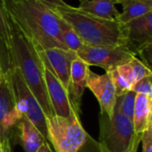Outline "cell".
I'll use <instances>...</instances> for the list:
<instances>
[{
	"mask_svg": "<svg viewBox=\"0 0 152 152\" xmlns=\"http://www.w3.org/2000/svg\"><path fill=\"white\" fill-rule=\"evenodd\" d=\"M79 10L99 18L117 21L120 15L115 7L117 0H79Z\"/></svg>",
	"mask_w": 152,
	"mask_h": 152,
	"instance_id": "5bb4252c",
	"label": "cell"
},
{
	"mask_svg": "<svg viewBox=\"0 0 152 152\" xmlns=\"http://www.w3.org/2000/svg\"><path fill=\"white\" fill-rule=\"evenodd\" d=\"M99 143L107 152H126L137 135L132 121L114 109L112 116L100 113Z\"/></svg>",
	"mask_w": 152,
	"mask_h": 152,
	"instance_id": "5b68a950",
	"label": "cell"
},
{
	"mask_svg": "<svg viewBox=\"0 0 152 152\" xmlns=\"http://www.w3.org/2000/svg\"><path fill=\"white\" fill-rule=\"evenodd\" d=\"M140 141L142 143V152H152V125L141 134Z\"/></svg>",
	"mask_w": 152,
	"mask_h": 152,
	"instance_id": "d4e9b609",
	"label": "cell"
},
{
	"mask_svg": "<svg viewBox=\"0 0 152 152\" xmlns=\"http://www.w3.org/2000/svg\"><path fill=\"white\" fill-rule=\"evenodd\" d=\"M0 152H5V148H4V145H3V142L0 139Z\"/></svg>",
	"mask_w": 152,
	"mask_h": 152,
	"instance_id": "1f68e13d",
	"label": "cell"
},
{
	"mask_svg": "<svg viewBox=\"0 0 152 152\" xmlns=\"http://www.w3.org/2000/svg\"><path fill=\"white\" fill-rule=\"evenodd\" d=\"M117 4L122 6L117 22L121 24L127 23L152 11V2L149 0H117Z\"/></svg>",
	"mask_w": 152,
	"mask_h": 152,
	"instance_id": "9a60e30c",
	"label": "cell"
},
{
	"mask_svg": "<svg viewBox=\"0 0 152 152\" xmlns=\"http://www.w3.org/2000/svg\"><path fill=\"white\" fill-rule=\"evenodd\" d=\"M140 57V60L152 70V44L147 45L143 48H141L138 54Z\"/></svg>",
	"mask_w": 152,
	"mask_h": 152,
	"instance_id": "484cf974",
	"label": "cell"
},
{
	"mask_svg": "<svg viewBox=\"0 0 152 152\" xmlns=\"http://www.w3.org/2000/svg\"><path fill=\"white\" fill-rule=\"evenodd\" d=\"M2 142H3V145H4L5 152H11V149H10V143H9V140H5V141H2Z\"/></svg>",
	"mask_w": 152,
	"mask_h": 152,
	"instance_id": "f546056e",
	"label": "cell"
},
{
	"mask_svg": "<svg viewBox=\"0 0 152 152\" xmlns=\"http://www.w3.org/2000/svg\"><path fill=\"white\" fill-rule=\"evenodd\" d=\"M126 47L136 56L138 52L152 44V11L123 24Z\"/></svg>",
	"mask_w": 152,
	"mask_h": 152,
	"instance_id": "30bf717a",
	"label": "cell"
},
{
	"mask_svg": "<svg viewBox=\"0 0 152 152\" xmlns=\"http://www.w3.org/2000/svg\"><path fill=\"white\" fill-rule=\"evenodd\" d=\"M152 125V99H149V114H148V126Z\"/></svg>",
	"mask_w": 152,
	"mask_h": 152,
	"instance_id": "f1b7e54d",
	"label": "cell"
},
{
	"mask_svg": "<svg viewBox=\"0 0 152 152\" xmlns=\"http://www.w3.org/2000/svg\"><path fill=\"white\" fill-rule=\"evenodd\" d=\"M9 18V17H8ZM10 42L7 47L11 66L18 68L20 73L39 103L46 117L55 115L44 79V64L32 42L9 18Z\"/></svg>",
	"mask_w": 152,
	"mask_h": 152,
	"instance_id": "7a4b0ae2",
	"label": "cell"
},
{
	"mask_svg": "<svg viewBox=\"0 0 152 152\" xmlns=\"http://www.w3.org/2000/svg\"><path fill=\"white\" fill-rule=\"evenodd\" d=\"M149 99L142 94L136 96L132 124L136 134L141 135L148 127Z\"/></svg>",
	"mask_w": 152,
	"mask_h": 152,
	"instance_id": "2e32d148",
	"label": "cell"
},
{
	"mask_svg": "<svg viewBox=\"0 0 152 152\" xmlns=\"http://www.w3.org/2000/svg\"><path fill=\"white\" fill-rule=\"evenodd\" d=\"M5 70L3 68V65H2V63H1V60H0V82H1V80L3 79L4 75H5Z\"/></svg>",
	"mask_w": 152,
	"mask_h": 152,
	"instance_id": "4dcf8cb0",
	"label": "cell"
},
{
	"mask_svg": "<svg viewBox=\"0 0 152 152\" xmlns=\"http://www.w3.org/2000/svg\"><path fill=\"white\" fill-rule=\"evenodd\" d=\"M108 72L110 73V76H111V78H112L113 83L115 85L116 97L124 95L126 92L132 91V86L119 74V72H117L116 68H114V69L110 70Z\"/></svg>",
	"mask_w": 152,
	"mask_h": 152,
	"instance_id": "603a6c76",
	"label": "cell"
},
{
	"mask_svg": "<svg viewBox=\"0 0 152 152\" xmlns=\"http://www.w3.org/2000/svg\"><path fill=\"white\" fill-rule=\"evenodd\" d=\"M14 130H15L17 138L25 152H37L44 142H48L39 131L24 115H23Z\"/></svg>",
	"mask_w": 152,
	"mask_h": 152,
	"instance_id": "4fadbf2b",
	"label": "cell"
},
{
	"mask_svg": "<svg viewBox=\"0 0 152 152\" xmlns=\"http://www.w3.org/2000/svg\"><path fill=\"white\" fill-rule=\"evenodd\" d=\"M59 23H60L62 38L64 45L69 50L77 53L80 49H82L85 46L84 42L83 41L81 37L77 34V32L72 29V27L60 17H59Z\"/></svg>",
	"mask_w": 152,
	"mask_h": 152,
	"instance_id": "ac0fdd59",
	"label": "cell"
},
{
	"mask_svg": "<svg viewBox=\"0 0 152 152\" xmlns=\"http://www.w3.org/2000/svg\"><path fill=\"white\" fill-rule=\"evenodd\" d=\"M0 2H3V0H0Z\"/></svg>",
	"mask_w": 152,
	"mask_h": 152,
	"instance_id": "d6a6232c",
	"label": "cell"
},
{
	"mask_svg": "<svg viewBox=\"0 0 152 152\" xmlns=\"http://www.w3.org/2000/svg\"><path fill=\"white\" fill-rule=\"evenodd\" d=\"M8 17L37 49H68L64 43L59 16L38 0H3Z\"/></svg>",
	"mask_w": 152,
	"mask_h": 152,
	"instance_id": "6da1fadb",
	"label": "cell"
},
{
	"mask_svg": "<svg viewBox=\"0 0 152 152\" xmlns=\"http://www.w3.org/2000/svg\"><path fill=\"white\" fill-rule=\"evenodd\" d=\"M138 94H142L148 97L149 99H152V73L146 76L145 78L138 82L133 87L132 90Z\"/></svg>",
	"mask_w": 152,
	"mask_h": 152,
	"instance_id": "cb8c5ba5",
	"label": "cell"
},
{
	"mask_svg": "<svg viewBox=\"0 0 152 152\" xmlns=\"http://www.w3.org/2000/svg\"><path fill=\"white\" fill-rule=\"evenodd\" d=\"M129 65L132 71V73L134 75V79L136 83L145 78L146 76L152 73V70L148 68L140 59L137 58V56L132 57L131 60L128 61ZM135 83V84H136Z\"/></svg>",
	"mask_w": 152,
	"mask_h": 152,
	"instance_id": "7402d4cb",
	"label": "cell"
},
{
	"mask_svg": "<svg viewBox=\"0 0 152 152\" xmlns=\"http://www.w3.org/2000/svg\"><path fill=\"white\" fill-rule=\"evenodd\" d=\"M149 1H151V2H152V0H149Z\"/></svg>",
	"mask_w": 152,
	"mask_h": 152,
	"instance_id": "836d02e7",
	"label": "cell"
},
{
	"mask_svg": "<svg viewBox=\"0 0 152 152\" xmlns=\"http://www.w3.org/2000/svg\"><path fill=\"white\" fill-rule=\"evenodd\" d=\"M44 79L55 115L69 117L75 110L71 103L68 91L53 72L46 65H44Z\"/></svg>",
	"mask_w": 152,
	"mask_h": 152,
	"instance_id": "8fae6325",
	"label": "cell"
},
{
	"mask_svg": "<svg viewBox=\"0 0 152 152\" xmlns=\"http://www.w3.org/2000/svg\"><path fill=\"white\" fill-rule=\"evenodd\" d=\"M16 108L28 118L48 141L47 117L35 96L25 83L18 68L12 66L6 71Z\"/></svg>",
	"mask_w": 152,
	"mask_h": 152,
	"instance_id": "8992f818",
	"label": "cell"
},
{
	"mask_svg": "<svg viewBox=\"0 0 152 152\" xmlns=\"http://www.w3.org/2000/svg\"><path fill=\"white\" fill-rule=\"evenodd\" d=\"M38 1L42 2L43 4H45L46 6H48L51 9H55L57 7H64L68 6V4L65 3L64 0H38Z\"/></svg>",
	"mask_w": 152,
	"mask_h": 152,
	"instance_id": "4316f807",
	"label": "cell"
},
{
	"mask_svg": "<svg viewBox=\"0 0 152 152\" xmlns=\"http://www.w3.org/2000/svg\"><path fill=\"white\" fill-rule=\"evenodd\" d=\"M53 10L72 27L86 46H126L123 24L117 21L99 18L69 5L57 7Z\"/></svg>",
	"mask_w": 152,
	"mask_h": 152,
	"instance_id": "3957f363",
	"label": "cell"
},
{
	"mask_svg": "<svg viewBox=\"0 0 152 152\" xmlns=\"http://www.w3.org/2000/svg\"><path fill=\"white\" fill-rule=\"evenodd\" d=\"M140 139H141V135L137 134L126 152H137L140 142ZM79 152H107V151H106L100 146L98 140H95L92 137L88 135L85 144L83 146V148L80 149Z\"/></svg>",
	"mask_w": 152,
	"mask_h": 152,
	"instance_id": "ffe728a7",
	"label": "cell"
},
{
	"mask_svg": "<svg viewBox=\"0 0 152 152\" xmlns=\"http://www.w3.org/2000/svg\"><path fill=\"white\" fill-rule=\"evenodd\" d=\"M89 70L90 65L80 57L76 58L71 65L68 95L73 109L79 115L81 114L82 98L86 89Z\"/></svg>",
	"mask_w": 152,
	"mask_h": 152,
	"instance_id": "7c38bea8",
	"label": "cell"
},
{
	"mask_svg": "<svg viewBox=\"0 0 152 152\" xmlns=\"http://www.w3.org/2000/svg\"><path fill=\"white\" fill-rule=\"evenodd\" d=\"M137 93L133 91H130L124 95L116 97L115 108L121 114L127 116L130 120L132 121L133 118V112L135 107V100H136Z\"/></svg>",
	"mask_w": 152,
	"mask_h": 152,
	"instance_id": "d6986e66",
	"label": "cell"
},
{
	"mask_svg": "<svg viewBox=\"0 0 152 152\" xmlns=\"http://www.w3.org/2000/svg\"><path fill=\"white\" fill-rule=\"evenodd\" d=\"M10 33L9 18L4 8L3 2H0V42L7 48L10 42Z\"/></svg>",
	"mask_w": 152,
	"mask_h": 152,
	"instance_id": "44dd1931",
	"label": "cell"
},
{
	"mask_svg": "<svg viewBox=\"0 0 152 152\" xmlns=\"http://www.w3.org/2000/svg\"><path fill=\"white\" fill-rule=\"evenodd\" d=\"M76 54L90 66H99L106 72H109L136 56L126 46L91 47L85 45Z\"/></svg>",
	"mask_w": 152,
	"mask_h": 152,
	"instance_id": "52a82bcc",
	"label": "cell"
},
{
	"mask_svg": "<svg viewBox=\"0 0 152 152\" xmlns=\"http://www.w3.org/2000/svg\"><path fill=\"white\" fill-rule=\"evenodd\" d=\"M37 152H52V151H51V149H50V147H49L48 142H44V143L39 147V148L37 150Z\"/></svg>",
	"mask_w": 152,
	"mask_h": 152,
	"instance_id": "83f0119b",
	"label": "cell"
},
{
	"mask_svg": "<svg viewBox=\"0 0 152 152\" xmlns=\"http://www.w3.org/2000/svg\"><path fill=\"white\" fill-rule=\"evenodd\" d=\"M47 131L48 141L52 144L55 152H79L89 135L75 111L69 117H47Z\"/></svg>",
	"mask_w": 152,
	"mask_h": 152,
	"instance_id": "277c9868",
	"label": "cell"
},
{
	"mask_svg": "<svg viewBox=\"0 0 152 152\" xmlns=\"http://www.w3.org/2000/svg\"><path fill=\"white\" fill-rule=\"evenodd\" d=\"M15 107L16 106L11 85L5 72L3 79L0 82V133L4 121Z\"/></svg>",
	"mask_w": 152,
	"mask_h": 152,
	"instance_id": "e0dca14e",
	"label": "cell"
},
{
	"mask_svg": "<svg viewBox=\"0 0 152 152\" xmlns=\"http://www.w3.org/2000/svg\"><path fill=\"white\" fill-rule=\"evenodd\" d=\"M37 50L43 64L53 72V73L68 91L71 65L72 63L78 57L77 54L69 49H62L57 48L46 50Z\"/></svg>",
	"mask_w": 152,
	"mask_h": 152,
	"instance_id": "9c48e42d",
	"label": "cell"
},
{
	"mask_svg": "<svg viewBox=\"0 0 152 152\" xmlns=\"http://www.w3.org/2000/svg\"><path fill=\"white\" fill-rule=\"evenodd\" d=\"M86 88H88L96 97L100 107V113L112 116L116 100L115 85L110 73L97 74L91 69L88 72Z\"/></svg>",
	"mask_w": 152,
	"mask_h": 152,
	"instance_id": "ba28073f",
	"label": "cell"
}]
</instances>
